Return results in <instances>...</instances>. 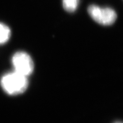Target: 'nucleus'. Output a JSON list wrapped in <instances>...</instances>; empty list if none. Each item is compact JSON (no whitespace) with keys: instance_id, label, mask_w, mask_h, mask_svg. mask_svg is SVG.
<instances>
[{"instance_id":"4","label":"nucleus","mask_w":123,"mask_h":123,"mask_svg":"<svg viewBox=\"0 0 123 123\" xmlns=\"http://www.w3.org/2000/svg\"><path fill=\"white\" fill-rule=\"evenodd\" d=\"M11 31L5 24L0 22V44L5 43L10 39Z\"/></svg>"},{"instance_id":"2","label":"nucleus","mask_w":123,"mask_h":123,"mask_svg":"<svg viewBox=\"0 0 123 123\" xmlns=\"http://www.w3.org/2000/svg\"><path fill=\"white\" fill-rule=\"evenodd\" d=\"M88 13L95 22L104 26L113 24L117 18L116 12L110 7H101L92 5L88 7Z\"/></svg>"},{"instance_id":"5","label":"nucleus","mask_w":123,"mask_h":123,"mask_svg":"<svg viewBox=\"0 0 123 123\" xmlns=\"http://www.w3.org/2000/svg\"><path fill=\"white\" fill-rule=\"evenodd\" d=\"M62 2L64 10L70 13H73L76 10L79 0H63Z\"/></svg>"},{"instance_id":"6","label":"nucleus","mask_w":123,"mask_h":123,"mask_svg":"<svg viewBox=\"0 0 123 123\" xmlns=\"http://www.w3.org/2000/svg\"><path fill=\"white\" fill-rule=\"evenodd\" d=\"M116 123H121V122H117Z\"/></svg>"},{"instance_id":"3","label":"nucleus","mask_w":123,"mask_h":123,"mask_svg":"<svg viewBox=\"0 0 123 123\" xmlns=\"http://www.w3.org/2000/svg\"><path fill=\"white\" fill-rule=\"evenodd\" d=\"M14 71L27 77L33 73L34 63L28 54L18 51L13 55L12 59Z\"/></svg>"},{"instance_id":"1","label":"nucleus","mask_w":123,"mask_h":123,"mask_svg":"<svg viewBox=\"0 0 123 123\" xmlns=\"http://www.w3.org/2000/svg\"><path fill=\"white\" fill-rule=\"evenodd\" d=\"M1 86L8 95H19L26 90L28 86L27 77L13 71L6 74L2 77Z\"/></svg>"}]
</instances>
